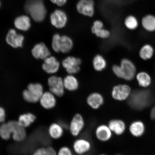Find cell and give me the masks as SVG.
Returning a JSON list of instances; mask_svg holds the SVG:
<instances>
[{"label":"cell","mask_w":155,"mask_h":155,"mask_svg":"<svg viewBox=\"0 0 155 155\" xmlns=\"http://www.w3.org/2000/svg\"><path fill=\"white\" fill-rule=\"evenodd\" d=\"M113 134L107 124H105L98 125L95 130L96 139L103 143L107 142L111 140Z\"/></svg>","instance_id":"cell-13"},{"label":"cell","mask_w":155,"mask_h":155,"mask_svg":"<svg viewBox=\"0 0 155 155\" xmlns=\"http://www.w3.org/2000/svg\"><path fill=\"white\" fill-rule=\"evenodd\" d=\"M93 65L96 71H101L106 68L107 62L105 59L100 55H97L93 59Z\"/></svg>","instance_id":"cell-29"},{"label":"cell","mask_w":155,"mask_h":155,"mask_svg":"<svg viewBox=\"0 0 155 155\" xmlns=\"http://www.w3.org/2000/svg\"><path fill=\"white\" fill-rule=\"evenodd\" d=\"M14 25L17 30L27 31L30 28L31 25L30 17L26 15H19L15 19Z\"/></svg>","instance_id":"cell-21"},{"label":"cell","mask_w":155,"mask_h":155,"mask_svg":"<svg viewBox=\"0 0 155 155\" xmlns=\"http://www.w3.org/2000/svg\"><path fill=\"white\" fill-rule=\"evenodd\" d=\"M44 93L43 86L40 83H30L23 91V98L28 102L35 103L39 101Z\"/></svg>","instance_id":"cell-4"},{"label":"cell","mask_w":155,"mask_h":155,"mask_svg":"<svg viewBox=\"0 0 155 155\" xmlns=\"http://www.w3.org/2000/svg\"><path fill=\"white\" fill-rule=\"evenodd\" d=\"M48 84L50 91L54 95L59 97L63 95L65 88L61 78L53 75L48 78Z\"/></svg>","instance_id":"cell-7"},{"label":"cell","mask_w":155,"mask_h":155,"mask_svg":"<svg viewBox=\"0 0 155 155\" xmlns=\"http://www.w3.org/2000/svg\"><path fill=\"white\" fill-rule=\"evenodd\" d=\"M49 1L52 3H55V0H49Z\"/></svg>","instance_id":"cell-39"},{"label":"cell","mask_w":155,"mask_h":155,"mask_svg":"<svg viewBox=\"0 0 155 155\" xmlns=\"http://www.w3.org/2000/svg\"><path fill=\"white\" fill-rule=\"evenodd\" d=\"M150 118L152 120H155V107L153 108L151 111Z\"/></svg>","instance_id":"cell-38"},{"label":"cell","mask_w":155,"mask_h":155,"mask_svg":"<svg viewBox=\"0 0 155 155\" xmlns=\"http://www.w3.org/2000/svg\"><path fill=\"white\" fill-rule=\"evenodd\" d=\"M124 24L128 30L134 31L139 28L140 22L138 19L135 15H129L125 18Z\"/></svg>","instance_id":"cell-28"},{"label":"cell","mask_w":155,"mask_h":155,"mask_svg":"<svg viewBox=\"0 0 155 155\" xmlns=\"http://www.w3.org/2000/svg\"><path fill=\"white\" fill-rule=\"evenodd\" d=\"M154 53L153 48L150 44L145 45L141 48L140 55L144 60H148L152 58Z\"/></svg>","instance_id":"cell-30"},{"label":"cell","mask_w":155,"mask_h":155,"mask_svg":"<svg viewBox=\"0 0 155 155\" xmlns=\"http://www.w3.org/2000/svg\"><path fill=\"white\" fill-rule=\"evenodd\" d=\"M92 148L90 141L83 137L75 139L72 145L73 152L77 155H84L88 153L91 150Z\"/></svg>","instance_id":"cell-9"},{"label":"cell","mask_w":155,"mask_h":155,"mask_svg":"<svg viewBox=\"0 0 155 155\" xmlns=\"http://www.w3.org/2000/svg\"><path fill=\"white\" fill-rule=\"evenodd\" d=\"M61 35L56 33L53 35L52 38L51 46L52 48L56 53H59L60 40Z\"/></svg>","instance_id":"cell-34"},{"label":"cell","mask_w":155,"mask_h":155,"mask_svg":"<svg viewBox=\"0 0 155 155\" xmlns=\"http://www.w3.org/2000/svg\"><path fill=\"white\" fill-rule=\"evenodd\" d=\"M76 9L79 14L92 17L95 12L94 2V0H79L77 4Z\"/></svg>","instance_id":"cell-11"},{"label":"cell","mask_w":155,"mask_h":155,"mask_svg":"<svg viewBox=\"0 0 155 155\" xmlns=\"http://www.w3.org/2000/svg\"><path fill=\"white\" fill-rule=\"evenodd\" d=\"M87 102L89 106L92 109L97 110L104 104V98L99 93H93L87 97Z\"/></svg>","instance_id":"cell-23"},{"label":"cell","mask_w":155,"mask_h":155,"mask_svg":"<svg viewBox=\"0 0 155 155\" xmlns=\"http://www.w3.org/2000/svg\"><path fill=\"white\" fill-rule=\"evenodd\" d=\"M129 97V105L136 110L144 109L150 104L151 101L150 93L147 90L135 91Z\"/></svg>","instance_id":"cell-2"},{"label":"cell","mask_w":155,"mask_h":155,"mask_svg":"<svg viewBox=\"0 0 155 155\" xmlns=\"http://www.w3.org/2000/svg\"><path fill=\"white\" fill-rule=\"evenodd\" d=\"M91 31L98 38L102 39L108 38L111 35L110 31L104 28V23L99 20L94 21L92 27Z\"/></svg>","instance_id":"cell-18"},{"label":"cell","mask_w":155,"mask_h":155,"mask_svg":"<svg viewBox=\"0 0 155 155\" xmlns=\"http://www.w3.org/2000/svg\"><path fill=\"white\" fill-rule=\"evenodd\" d=\"M50 19L52 26L58 29L64 28L68 21L66 13L61 9H57L53 11L50 14Z\"/></svg>","instance_id":"cell-6"},{"label":"cell","mask_w":155,"mask_h":155,"mask_svg":"<svg viewBox=\"0 0 155 155\" xmlns=\"http://www.w3.org/2000/svg\"><path fill=\"white\" fill-rule=\"evenodd\" d=\"M67 0H55V3L58 6L62 7L67 3Z\"/></svg>","instance_id":"cell-37"},{"label":"cell","mask_w":155,"mask_h":155,"mask_svg":"<svg viewBox=\"0 0 155 155\" xmlns=\"http://www.w3.org/2000/svg\"><path fill=\"white\" fill-rule=\"evenodd\" d=\"M6 118V114L4 108L0 107V123H5Z\"/></svg>","instance_id":"cell-36"},{"label":"cell","mask_w":155,"mask_h":155,"mask_svg":"<svg viewBox=\"0 0 155 155\" xmlns=\"http://www.w3.org/2000/svg\"><path fill=\"white\" fill-rule=\"evenodd\" d=\"M60 66L59 62L55 57L50 56L44 60L42 65L43 70L49 74H54L58 72Z\"/></svg>","instance_id":"cell-15"},{"label":"cell","mask_w":155,"mask_h":155,"mask_svg":"<svg viewBox=\"0 0 155 155\" xmlns=\"http://www.w3.org/2000/svg\"><path fill=\"white\" fill-rule=\"evenodd\" d=\"M39 101L42 107L47 110L55 107L57 103L55 96L50 91L44 92Z\"/></svg>","instance_id":"cell-19"},{"label":"cell","mask_w":155,"mask_h":155,"mask_svg":"<svg viewBox=\"0 0 155 155\" xmlns=\"http://www.w3.org/2000/svg\"><path fill=\"white\" fill-rule=\"evenodd\" d=\"M1 2H0V6H1Z\"/></svg>","instance_id":"cell-42"},{"label":"cell","mask_w":155,"mask_h":155,"mask_svg":"<svg viewBox=\"0 0 155 155\" xmlns=\"http://www.w3.org/2000/svg\"><path fill=\"white\" fill-rule=\"evenodd\" d=\"M129 131L134 137H139L144 134L145 131V124L142 121H134L130 125Z\"/></svg>","instance_id":"cell-22"},{"label":"cell","mask_w":155,"mask_h":155,"mask_svg":"<svg viewBox=\"0 0 155 155\" xmlns=\"http://www.w3.org/2000/svg\"><path fill=\"white\" fill-rule=\"evenodd\" d=\"M72 150L69 147L63 146L60 148L57 152V155H74Z\"/></svg>","instance_id":"cell-35"},{"label":"cell","mask_w":155,"mask_h":155,"mask_svg":"<svg viewBox=\"0 0 155 155\" xmlns=\"http://www.w3.org/2000/svg\"><path fill=\"white\" fill-rule=\"evenodd\" d=\"M24 9L35 22L40 23L45 19L47 11L44 0H27Z\"/></svg>","instance_id":"cell-1"},{"label":"cell","mask_w":155,"mask_h":155,"mask_svg":"<svg viewBox=\"0 0 155 155\" xmlns=\"http://www.w3.org/2000/svg\"><path fill=\"white\" fill-rule=\"evenodd\" d=\"M25 37L22 34H18L14 29H9L6 36L7 43L14 48L22 47Z\"/></svg>","instance_id":"cell-12"},{"label":"cell","mask_w":155,"mask_h":155,"mask_svg":"<svg viewBox=\"0 0 155 155\" xmlns=\"http://www.w3.org/2000/svg\"><path fill=\"white\" fill-rule=\"evenodd\" d=\"M63 81L64 87L68 90L73 91L78 88V80L73 75H67L64 78Z\"/></svg>","instance_id":"cell-26"},{"label":"cell","mask_w":155,"mask_h":155,"mask_svg":"<svg viewBox=\"0 0 155 155\" xmlns=\"http://www.w3.org/2000/svg\"><path fill=\"white\" fill-rule=\"evenodd\" d=\"M115 155H122L120 154H116Z\"/></svg>","instance_id":"cell-41"},{"label":"cell","mask_w":155,"mask_h":155,"mask_svg":"<svg viewBox=\"0 0 155 155\" xmlns=\"http://www.w3.org/2000/svg\"><path fill=\"white\" fill-rule=\"evenodd\" d=\"M64 130L61 124L54 123L50 126L48 132L52 138L57 140L63 136Z\"/></svg>","instance_id":"cell-24"},{"label":"cell","mask_w":155,"mask_h":155,"mask_svg":"<svg viewBox=\"0 0 155 155\" xmlns=\"http://www.w3.org/2000/svg\"><path fill=\"white\" fill-rule=\"evenodd\" d=\"M0 137L5 140H9L12 137L10 129L7 122L2 123L0 126Z\"/></svg>","instance_id":"cell-32"},{"label":"cell","mask_w":155,"mask_h":155,"mask_svg":"<svg viewBox=\"0 0 155 155\" xmlns=\"http://www.w3.org/2000/svg\"><path fill=\"white\" fill-rule=\"evenodd\" d=\"M100 155H108L106 154L103 153V154H101Z\"/></svg>","instance_id":"cell-40"},{"label":"cell","mask_w":155,"mask_h":155,"mask_svg":"<svg viewBox=\"0 0 155 155\" xmlns=\"http://www.w3.org/2000/svg\"><path fill=\"white\" fill-rule=\"evenodd\" d=\"M73 41L70 37L65 35H61L60 40V52L67 53L70 51L73 47Z\"/></svg>","instance_id":"cell-25"},{"label":"cell","mask_w":155,"mask_h":155,"mask_svg":"<svg viewBox=\"0 0 155 155\" xmlns=\"http://www.w3.org/2000/svg\"><path fill=\"white\" fill-rule=\"evenodd\" d=\"M32 155H57V152L53 147H42L35 150Z\"/></svg>","instance_id":"cell-31"},{"label":"cell","mask_w":155,"mask_h":155,"mask_svg":"<svg viewBox=\"0 0 155 155\" xmlns=\"http://www.w3.org/2000/svg\"><path fill=\"white\" fill-rule=\"evenodd\" d=\"M113 134L120 136L124 134L127 129V125L124 121L120 119H112L107 124Z\"/></svg>","instance_id":"cell-16"},{"label":"cell","mask_w":155,"mask_h":155,"mask_svg":"<svg viewBox=\"0 0 155 155\" xmlns=\"http://www.w3.org/2000/svg\"><path fill=\"white\" fill-rule=\"evenodd\" d=\"M141 25L145 31L153 33L155 32V15L147 14L141 19Z\"/></svg>","instance_id":"cell-20"},{"label":"cell","mask_w":155,"mask_h":155,"mask_svg":"<svg viewBox=\"0 0 155 155\" xmlns=\"http://www.w3.org/2000/svg\"><path fill=\"white\" fill-rule=\"evenodd\" d=\"M131 93L130 87L126 84H119L112 89V96L114 99L123 101L129 97Z\"/></svg>","instance_id":"cell-14"},{"label":"cell","mask_w":155,"mask_h":155,"mask_svg":"<svg viewBox=\"0 0 155 155\" xmlns=\"http://www.w3.org/2000/svg\"><path fill=\"white\" fill-rule=\"evenodd\" d=\"M31 53L34 57L37 59L44 60L51 55L49 49L43 42L36 44L32 48Z\"/></svg>","instance_id":"cell-17"},{"label":"cell","mask_w":155,"mask_h":155,"mask_svg":"<svg viewBox=\"0 0 155 155\" xmlns=\"http://www.w3.org/2000/svg\"><path fill=\"white\" fill-rule=\"evenodd\" d=\"M112 69L116 76L127 81L132 80L135 74L136 68L134 64L127 59L122 60L120 65H114Z\"/></svg>","instance_id":"cell-3"},{"label":"cell","mask_w":155,"mask_h":155,"mask_svg":"<svg viewBox=\"0 0 155 155\" xmlns=\"http://www.w3.org/2000/svg\"><path fill=\"white\" fill-rule=\"evenodd\" d=\"M36 117L31 113L24 114L19 116L18 121L19 124L25 128L28 127L35 120Z\"/></svg>","instance_id":"cell-27"},{"label":"cell","mask_w":155,"mask_h":155,"mask_svg":"<svg viewBox=\"0 0 155 155\" xmlns=\"http://www.w3.org/2000/svg\"><path fill=\"white\" fill-rule=\"evenodd\" d=\"M81 63L80 58L69 56L63 60L62 65L69 74L73 75L80 71Z\"/></svg>","instance_id":"cell-10"},{"label":"cell","mask_w":155,"mask_h":155,"mask_svg":"<svg viewBox=\"0 0 155 155\" xmlns=\"http://www.w3.org/2000/svg\"><path fill=\"white\" fill-rule=\"evenodd\" d=\"M137 79L141 86L148 87L151 82L150 78L148 74L145 72H140L137 75Z\"/></svg>","instance_id":"cell-33"},{"label":"cell","mask_w":155,"mask_h":155,"mask_svg":"<svg viewBox=\"0 0 155 155\" xmlns=\"http://www.w3.org/2000/svg\"><path fill=\"white\" fill-rule=\"evenodd\" d=\"M7 123L10 129L12 137L13 140L18 142L24 141L26 137L25 128L19 125L16 121H10Z\"/></svg>","instance_id":"cell-8"},{"label":"cell","mask_w":155,"mask_h":155,"mask_svg":"<svg viewBox=\"0 0 155 155\" xmlns=\"http://www.w3.org/2000/svg\"><path fill=\"white\" fill-rule=\"evenodd\" d=\"M85 122L81 114L77 113L73 116L69 124L68 130L72 136L78 137L84 128Z\"/></svg>","instance_id":"cell-5"}]
</instances>
